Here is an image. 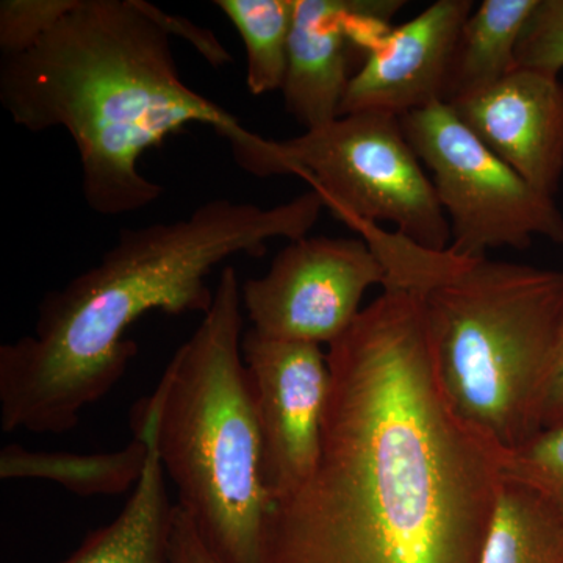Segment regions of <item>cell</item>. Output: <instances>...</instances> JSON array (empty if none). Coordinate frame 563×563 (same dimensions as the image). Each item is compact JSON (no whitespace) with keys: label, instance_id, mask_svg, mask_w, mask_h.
Returning <instances> with one entry per match:
<instances>
[{"label":"cell","instance_id":"5b68a950","mask_svg":"<svg viewBox=\"0 0 563 563\" xmlns=\"http://www.w3.org/2000/svg\"><path fill=\"white\" fill-rule=\"evenodd\" d=\"M243 312L239 274L225 266L209 312L150 396L158 455L177 506L222 563H262L273 507L243 361Z\"/></svg>","mask_w":563,"mask_h":563},{"label":"cell","instance_id":"4fadbf2b","mask_svg":"<svg viewBox=\"0 0 563 563\" xmlns=\"http://www.w3.org/2000/svg\"><path fill=\"white\" fill-rule=\"evenodd\" d=\"M131 426L150 440L146 470L122 512L110 525L91 531L60 563H172L174 504L155 440V413L150 399L133 407Z\"/></svg>","mask_w":563,"mask_h":563},{"label":"cell","instance_id":"3957f363","mask_svg":"<svg viewBox=\"0 0 563 563\" xmlns=\"http://www.w3.org/2000/svg\"><path fill=\"white\" fill-rule=\"evenodd\" d=\"M158 11L144 0H79L35 46L0 63L3 110L29 132L68 133L85 201L102 217L161 198L140 158L187 125H210L232 150L254 133L185 84Z\"/></svg>","mask_w":563,"mask_h":563},{"label":"cell","instance_id":"8fae6325","mask_svg":"<svg viewBox=\"0 0 563 563\" xmlns=\"http://www.w3.org/2000/svg\"><path fill=\"white\" fill-rule=\"evenodd\" d=\"M483 143L532 187L553 196L563 174V84L515 68L492 87L451 103Z\"/></svg>","mask_w":563,"mask_h":563},{"label":"cell","instance_id":"7c38bea8","mask_svg":"<svg viewBox=\"0 0 563 563\" xmlns=\"http://www.w3.org/2000/svg\"><path fill=\"white\" fill-rule=\"evenodd\" d=\"M358 0H295L285 109L306 131L340 118L355 54L351 24ZM365 57V55H363Z\"/></svg>","mask_w":563,"mask_h":563},{"label":"cell","instance_id":"5bb4252c","mask_svg":"<svg viewBox=\"0 0 563 563\" xmlns=\"http://www.w3.org/2000/svg\"><path fill=\"white\" fill-rule=\"evenodd\" d=\"M132 429V442L113 453H51L5 444L0 451V477L49 481L81 498L122 495L139 485L150 455L146 431L140 426Z\"/></svg>","mask_w":563,"mask_h":563},{"label":"cell","instance_id":"ba28073f","mask_svg":"<svg viewBox=\"0 0 563 563\" xmlns=\"http://www.w3.org/2000/svg\"><path fill=\"white\" fill-rule=\"evenodd\" d=\"M385 284L383 263L363 239L288 242L268 273L242 284L243 310L265 339L332 344L362 312V299Z\"/></svg>","mask_w":563,"mask_h":563},{"label":"cell","instance_id":"ffe728a7","mask_svg":"<svg viewBox=\"0 0 563 563\" xmlns=\"http://www.w3.org/2000/svg\"><path fill=\"white\" fill-rule=\"evenodd\" d=\"M515 65L559 77L563 69V0H537L518 40Z\"/></svg>","mask_w":563,"mask_h":563},{"label":"cell","instance_id":"d6986e66","mask_svg":"<svg viewBox=\"0 0 563 563\" xmlns=\"http://www.w3.org/2000/svg\"><path fill=\"white\" fill-rule=\"evenodd\" d=\"M79 0H2L0 51L2 57L31 49L76 9Z\"/></svg>","mask_w":563,"mask_h":563},{"label":"cell","instance_id":"6da1fadb","mask_svg":"<svg viewBox=\"0 0 563 563\" xmlns=\"http://www.w3.org/2000/svg\"><path fill=\"white\" fill-rule=\"evenodd\" d=\"M328 361L317 466L262 563H481L507 451L448 401L421 296L384 288Z\"/></svg>","mask_w":563,"mask_h":563},{"label":"cell","instance_id":"9a60e30c","mask_svg":"<svg viewBox=\"0 0 563 563\" xmlns=\"http://www.w3.org/2000/svg\"><path fill=\"white\" fill-rule=\"evenodd\" d=\"M537 0H484L463 22L444 84L443 102L470 98L512 73L518 40Z\"/></svg>","mask_w":563,"mask_h":563},{"label":"cell","instance_id":"30bf717a","mask_svg":"<svg viewBox=\"0 0 563 563\" xmlns=\"http://www.w3.org/2000/svg\"><path fill=\"white\" fill-rule=\"evenodd\" d=\"M472 0H439L391 29L352 77L340 117L385 113L402 118L443 102L444 84Z\"/></svg>","mask_w":563,"mask_h":563},{"label":"cell","instance_id":"9c48e42d","mask_svg":"<svg viewBox=\"0 0 563 563\" xmlns=\"http://www.w3.org/2000/svg\"><path fill=\"white\" fill-rule=\"evenodd\" d=\"M242 352L261 426L263 481L276 504L317 466L331 368L320 344L265 339L252 329Z\"/></svg>","mask_w":563,"mask_h":563},{"label":"cell","instance_id":"7a4b0ae2","mask_svg":"<svg viewBox=\"0 0 563 563\" xmlns=\"http://www.w3.org/2000/svg\"><path fill=\"white\" fill-rule=\"evenodd\" d=\"M324 207L310 188L279 206L214 199L181 220L122 229L98 265L44 296L31 335L0 346L2 431H73L135 358L133 322L152 310L206 314L207 277L221 262L306 239Z\"/></svg>","mask_w":563,"mask_h":563},{"label":"cell","instance_id":"8992f818","mask_svg":"<svg viewBox=\"0 0 563 563\" xmlns=\"http://www.w3.org/2000/svg\"><path fill=\"white\" fill-rule=\"evenodd\" d=\"M254 176H298L343 221L390 222L433 251L451 244V225L401 118L352 113L296 139L266 140Z\"/></svg>","mask_w":563,"mask_h":563},{"label":"cell","instance_id":"2e32d148","mask_svg":"<svg viewBox=\"0 0 563 563\" xmlns=\"http://www.w3.org/2000/svg\"><path fill=\"white\" fill-rule=\"evenodd\" d=\"M481 563H563V518L540 493L504 477Z\"/></svg>","mask_w":563,"mask_h":563},{"label":"cell","instance_id":"277c9868","mask_svg":"<svg viewBox=\"0 0 563 563\" xmlns=\"http://www.w3.org/2000/svg\"><path fill=\"white\" fill-rule=\"evenodd\" d=\"M350 228L383 263L384 288L421 296L455 412L506 451L542 431L563 272L428 250L376 222Z\"/></svg>","mask_w":563,"mask_h":563},{"label":"cell","instance_id":"7402d4cb","mask_svg":"<svg viewBox=\"0 0 563 563\" xmlns=\"http://www.w3.org/2000/svg\"><path fill=\"white\" fill-rule=\"evenodd\" d=\"M158 16L163 27L168 31L169 35L184 38L196 47V51L206 58L214 68L232 63L231 54L222 47L220 41L207 29L199 27L195 22L185 20V18L173 16V14L158 11Z\"/></svg>","mask_w":563,"mask_h":563},{"label":"cell","instance_id":"52a82bcc","mask_svg":"<svg viewBox=\"0 0 563 563\" xmlns=\"http://www.w3.org/2000/svg\"><path fill=\"white\" fill-rule=\"evenodd\" d=\"M401 124L431 172L455 254L481 258L501 247L523 251L536 236L563 244V214L553 196L537 190L499 158L448 103L406 114Z\"/></svg>","mask_w":563,"mask_h":563},{"label":"cell","instance_id":"603a6c76","mask_svg":"<svg viewBox=\"0 0 563 563\" xmlns=\"http://www.w3.org/2000/svg\"><path fill=\"white\" fill-rule=\"evenodd\" d=\"M563 426V306L547 391L542 407V431Z\"/></svg>","mask_w":563,"mask_h":563},{"label":"cell","instance_id":"ac0fdd59","mask_svg":"<svg viewBox=\"0 0 563 563\" xmlns=\"http://www.w3.org/2000/svg\"><path fill=\"white\" fill-rule=\"evenodd\" d=\"M504 477L528 485L563 518V426L543 429L504 457Z\"/></svg>","mask_w":563,"mask_h":563},{"label":"cell","instance_id":"e0dca14e","mask_svg":"<svg viewBox=\"0 0 563 563\" xmlns=\"http://www.w3.org/2000/svg\"><path fill=\"white\" fill-rule=\"evenodd\" d=\"M246 49L247 90L254 96L282 90L288 68V44L295 0H217Z\"/></svg>","mask_w":563,"mask_h":563},{"label":"cell","instance_id":"44dd1931","mask_svg":"<svg viewBox=\"0 0 563 563\" xmlns=\"http://www.w3.org/2000/svg\"><path fill=\"white\" fill-rule=\"evenodd\" d=\"M172 563H222L203 542L201 533L187 514L174 504Z\"/></svg>","mask_w":563,"mask_h":563}]
</instances>
